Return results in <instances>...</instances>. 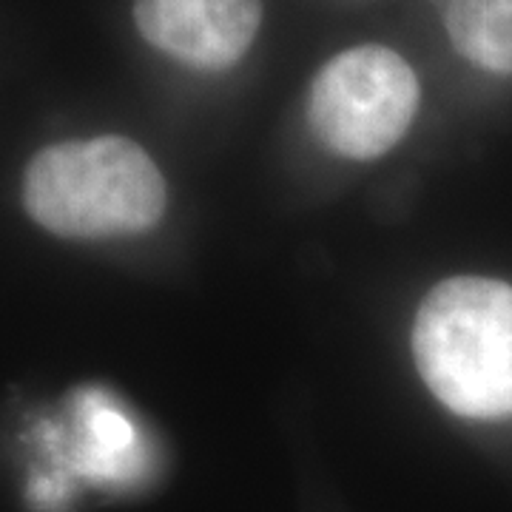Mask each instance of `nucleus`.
Returning a JSON list of instances; mask_svg holds the SVG:
<instances>
[{
	"label": "nucleus",
	"mask_w": 512,
	"mask_h": 512,
	"mask_svg": "<svg viewBox=\"0 0 512 512\" xmlns=\"http://www.w3.org/2000/svg\"><path fill=\"white\" fill-rule=\"evenodd\" d=\"M421 379L464 419L512 416V288L456 276L421 302L413 325Z\"/></svg>",
	"instance_id": "f257e3e1"
},
{
	"label": "nucleus",
	"mask_w": 512,
	"mask_h": 512,
	"mask_svg": "<svg viewBox=\"0 0 512 512\" xmlns=\"http://www.w3.org/2000/svg\"><path fill=\"white\" fill-rule=\"evenodd\" d=\"M23 202L29 217L57 237H128L163 217L165 180L134 140H69L32 157Z\"/></svg>",
	"instance_id": "f03ea898"
},
{
	"label": "nucleus",
	"mask_w": 512,
	"mask_h": 512,
	"mask_svg": "<svg viewBox=\"0 0 512 512\" xmlns=\"http://www.w3.org/2000/svg\"><path fill=\"white\" fill-rule=\"evenodd\" d=\"M416 109V72L399 52L376 43L330 57L308 94L313 134L348 160L382 157L407 134Z\"/></svg>",
	"instance_id": "7ed1b4c3"
},
{
	"label": "nucleus",
	"mask_w": 512,
	"mask_h": 512,
	"mask_svg": "<svg viewBox=\"0 0 512 512\" xmlns=\"http://www.w3.org/2000/svg\"><path fill=\"white\" fill-rule=\"evenodd\" d=\"M140 35L191 69L222 72L251 49L262 0H134Z\"/></svg>",
	"instance_id": "20e7f679"
},
{
	"label": "nucleus",
	"mask_w": 512,
	"mask_h": 512,
	"mask_svg": "<svg viewBox=\"0 0 512 512\" xmlns=\"http://www.w3.org/2000/svg\"><path fill=\"white\" fill-rule=\"evenodd\" d=\"M461 57L512 77V0H433Z\"/></svg>",
	"instance_id": "39448f33"
}]
</instances>
